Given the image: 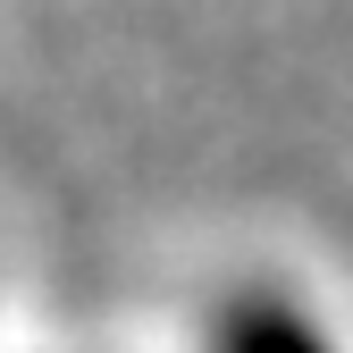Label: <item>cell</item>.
Here are the masks:
<instances>
[{"label": "cell", "instance_id": "1", "mask_svg": "<svg viewBox=\"0 0 353 353\" xmlns=\"http://www.w3.org/2000/svg\"><path fill=\"white\" fill-rule=\"evenodd\" d=\"M202 353H336L320 336V320L303 312V303H286L278 286L270 294H236V303H219V320H210V345Z\"/></svg>", "mask_w": 353, "mask_h": 353}]
</instances>
